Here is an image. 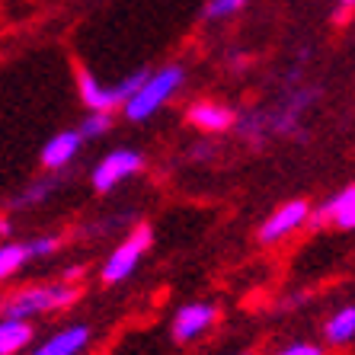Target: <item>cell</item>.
<instances>
[{
	"instance_id": "10",
	"label": "cell",
	"mask_w": 355,
	"mask_h": 355,
	"mask_svg": "<svg viewBox=\"0 0 355 355\" xmlns=\"http://www.w3.org/2000/svg\"><path fill=\"white\" fill-rule=\"evenodd\" d=\"M240 112L231 106H224L218 99H198V103H189L186 109V122L202 135H227L237 128Z\"/></svg>"
},
{
	"instance_id": "23",
	"label": "cell",
	"mask_w": 355,
	"mask_h": 355,
	"mask_svg": "<svg viewBox=\"0 0 355 355\" xmlns=\"http://www.w3.org/2000/svg\"><path fill=\"white\" fill-rule=\"evenodd\" d=\"M227 67H231V71H247L250 67V55H231V61H227Z\"/></svg>"
},
{
	"instance_id": "19",
	"label": "cell",
	"mask_w": 355,
	"mask_h": 355,
	"mask_svg": "<svg viewBox=\"0 0 355 355\" xmlns=\"http://www.w3.org/2000/svg\"><path fill=\"white\" fill-rule=\"evenodd\" d=\"M29 247H33V259H49L64 247V237L61 234H39V237H29Z\"/></svg>"
},
{
	"instance_id": "20",
	"label": "cell",
	"mask_w": 355,
	"mask_h": 355,
	"mask_svg": "<svg viewBox=\"0 0 355 355\" xmlns=\"http://www.w3.org/2000/svg\"><path fill=\"white\" fill-rule=\"evenodd\" d=\"M272 355H327L320 343H311V339H297V343H288V346L275 349Z\"/></svg>"
},
{
	"instance_id": "4",
	"label": "cell",
	"mask_w": 355,
	"mask_h": 355,
	"mask_svg": "<svg viewBox=\"0 0 355 355\" xmlns=\"http://www.w3.org/2000/svg\"><path fill=\"white\" fill-rule=\"evenodd\" d=\"M148 77H150V67H138V71H132L119 83H103L87 67H77V96L87 106V112H116V109H122L135 96V90Z\"/></svg>"
},
{
	"instance_id": "8",
	"label": "cell",
	"mask_w": 355,
	"mask_h": 355,
	"mask_svg": "<svg viewBox=\"0 0 355 355\" xmlns=\"http://www.w3.org/2000/svg\"><path fill=\"white\" fill-rule=\"evenodd\" d=\"M215 323H218V307L211 301H186V304L176 307L173 320H170V339L186 346V343L202 339Z\"/></svg>"
},
{
	"instance_id": "21",
	"label": "cell",
	"mask_w": 355,
	"mask_h": 355,
	"mask_svg": "<svg viewBox=\"0 0 355 355\" xmlns=\"http://www.w3.org/2000/svg\"><path fill=\"white\" fill-rule=\"evenodd\" d=\"M355 17V0H333V23H349Z\"/></svg>"
},
{
	"instance_id": "17",
	"label": "cell",
	"mask_w": 355,
	"mask_h": 355,
	"mask_svg": "<svg viewBox=\"0 0 355 355\" xmlns=\"http://www.w3.org/2000/svg\"><path fill=\"white\" fill-rule=\"evenodd\" d=\"M250 0H208L205 10H202V19L205 23H221V19L237 17L240 10H247Z\"/></svg>"
},
{
	"instance_id": "12",
	"label": "cell",
	"mask_w": 355,
	"mask_h": 355,
	"mask_svg": "<svg viewBox=\"0 0 355 355\" xmlns=\"http://www.w3.org/2000/svg\"><path fill=\"white\" fill-rule=\"evenodd\" d=\"M90 339H93L90 323H67L51 336H45L42 343H35L26 355H83L90 349Z\"/></svg>"
},
{
	"instance_id": "9",
	"label": "cell",
	"mask_w": 355,
	"mask_h": 355,
	"mask_svg": "<svg viewBox=\"0 0 355 355\" xmlns=\"http://www.w3.org/2000/svg\"><path fill=\"white\" fill-rule=\"evenodd\" d=\"M311 227H314V231H320V227H333V231H355V182L352 186H343V189L333 192L327 202L314 205Z\"/></svg>"
},
{
	"instance_id": "18",
	"label": "cell",
	"mask_w": 355,
	"mask_h": 355,
	"mask_svg": "<svg viewBox=\"0 0 355 355\" xmlns=\"http://www.w3.org/2000/svg\"><path fill=\"white\" fill-rule=\"evenodd\" d=\"M77 128H80V135L87 141L103 138V135L112 128V112H87V119H83Z\"/></svg>"
},
{
	"instance_id": "7",
	"label": "cell",
	"mask_w": 355,
	"mask_h": 355,
	"mask_svg": "<svg viewBox=\"0 0 355 355\" xmlns=\"http://www.w3.org/2000/svg\"><path fill=\"white\" fill-rule=\"evenodd\" d=\"M141 170H144V154H138L135 148H112L96 160L90 173V186L99 196H106V192L119 189L122 182H128L132 176H138Z\"/></svg>"
},
{
	"instance_id": "24",
	"label": "cell",
	"mask_w": 355,
	"mask_h": 355,
	"mask_svg": "<svg viewBox=\"0 0 355 355\" xmlns=\"http://www.w3.org/2000/svg\"><path fill=\"white\" fill-rule=\"evenodd\" d=\"M10 234H13V215L3 211V215H0V237H10Z\"/></svg>"
},
{
	"instance_id": "14",
	"label": "cell",
	"mask_w": 355,
	"mask_h": 355,
	"mask_svg": "<svg viewBox=\"0 0 355 355\" xmlns=\"http://www.w3.org/2000/svg\"><path fill=\"white\" fill-rule=\"evenodd\" d=\"M35 327L33 320L0 317V355H26L33 349Z\"/></svg>"
},
{
	"instance_id": "25",
	"label": "cell",
	"mask_w": 355,
	"mask_h": 355,
	"mask_svg": "<svg viewBox=\"0 0 355 355\" xmlns=\"http://www.w3.org/2000/svg\"><path fill=\"white\" fill-rule=\"evenodd\" d=\"M237 355H253V352H237Z\"/></svg>"
},
{
	"instance_id": "5",
	"label": "cell",
	"mask_w": 355,
	"mask_h": 355,
	"mask_svg": "<svg viewBox=\"0 0 355 355\" xmlns=\"http://www.w3.org/2000/svg\"><path fill=\"white\" fill-rule=\"evenodd\" d=\"M150 243H154V227H150L148 221H138L132 231L112 247V253L103 259V266H99V282H103V285H119V282L132 279L135 269L141 266V259L148 257Z\"/></svg>"
},
{
	"instance_id": "16",
	"label": "cell",
	"mask_w": 355,
	"mask_h": 355,
	"mask_svg": "<svg viewBox=\"0 0 355 355\" xmlns=\"http://www.w3.org/2000/svg\"><path fill=\"white\" fill-rule=\"evenodd\" d=\"M29 263H35L29 240H3V243H0V285L10 282Z\"/></svg>"
},
{
	"instance_id": "13",
	"label": "cell",
	"mask_w": 355,
	"mask_h": 355,
	"mask_svg": "<svg viewBox=\"0 0 355 355\" xmlns=\"http://www.w3.org/2000/svg\"><path fill=\"white\" fill-rule=\"evenodd\" d=\"M323 343L330 349L355 346V304H339L327 320H323Z\"/></svg>"
},
{
	"instance_id": "2",
	"label": "cell",
	"mask_w": 355,
	"mask_h": 355,
	"mask_svg": "<svg viewBox=\"0 0 355 355\" xmlns=\"http://www.w3.org/2000/svg\"><path fill=\"white\" fill-rule=\"evenodd\" d=\"M80 285L74 282H45V285H23L10 295L0 297V317H17V320H39V317L58 314L77 304Z\"/></svg>"
},
{
	"instance_id": "1",
	"label": "cell",
	"mask_w": 355,
	"mask_h": 355,
	"mask_svg": "<svg viewBox=\"0 0 355 355\" xmlns=\"http://www.w3.org/2000/svg\"><path fill=\"white\" fill-rule=\"evenodd\" d=\"M320 96L323 87L307 83L304 58H297L295 67L282 80L279 96L269 106H253L247 112H240L234 132L253 148H266L275 138H301V128H304L307 116L317 109Z\"/></svg>"
},
{
	"instance_id": "3",
	"label": "cell",
	"mask_w": 355,
	"mask_h": 355,
	"mask_svg": "<svg viewBox=\"0 0 355 355\" xmlns=\"http://www.w3.org/2000/svg\"><path fill=\"white\" fill-rule=\"evenodd\" d=\"M182 83H186V67L182 64H164L157 71H150L148 80L141 83L135 96L122 106V116L128 122H148L166 103H173L176 93L182 90Z\"/></svg>"
},
{
	"instance_id": "22",
	"label": "cell",
	"mask_w": 355,
	"mask_h": 355,
	"mask_svg": "<svg viewBox=\"0 0 355 355\" xmlns=\"http://www.w3.org/2000/svg\"><path fill=\"white\" fill-rule=\"evenodd\" d=\"M83 275H87V269H83V266H67L64 272H61V279H64V282H74V285H80Z\"/></svg>"
},
{
	"instance_id": "15",
	"label": "cell",
	"mask_w": 355,
	"mask_h": 355,
	"mask_svg": "<svg viewBox=\"0 0 355 355\" xmlns=\"http://www.w3.org/2000/svg\"><path fill=\"white\" fill-rule=\"evenodd\" d=\"M58 186H61L58 173H45V176H39V180H29L17 196L10 198V211H23V208L45 205V202L58 192Z\"/></svg>"
},
{
	"instance_id": "6",
	"label": "cell",
	"mask_w": 355,
	"mask_h": 355,
	"mask_svg": "<svg viewBox=\"0 0 355 355\" xmlns=\"http://www.w3.org/2000/svg\"><path fill=\"white\" fill-rule=\"evenodd\" d=\"M311 218H314V205L307 198H288L275 211L266 215V221L259 224V231H257V240L263 247H279V243L291 240L295 234L307 231Z\"/></svg>"
},
{
	"instance_id": "11",
	"label": "cell",
	"mask_w": 355,
	"mask_h": 355,
	"mask_svg": "<svg viewBox=\"0 0 355 355\" xmlns=\"http://www.w3.org/2000/svg\"><path fill=\"white\" fill-rule=\"evenodd\" d=\"M83 135L80 128H61V132H55L45 144H42V154H39V164L45 173H61V170H67V166L77 160V154H80L83 148Z\"/></svg>"
}]
</instances>
